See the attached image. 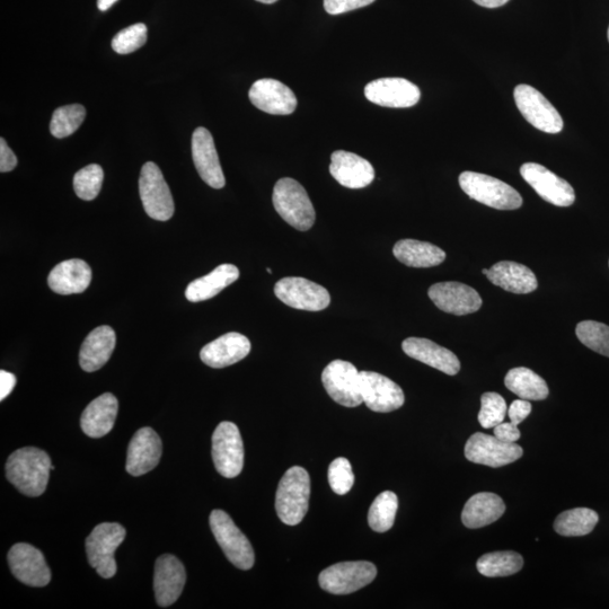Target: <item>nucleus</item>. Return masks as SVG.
Returning a JSON list of instances; mask_svg holds the SVG:
<instances>
[{"label":"nucleus","instance_id":"obj_36","mask_svg":"<svg viewBox=\"0 0 609 609\" xmlns=\"http://www.w3.org/2000/svg\"><path fill=\"white\" fill-rule=\"evenodd\" d=\"M397 508H399V499L394 492L385 491L379 494L369 509L370 528L377 533L390 531L395 522Z\"/></svg>","mask_w":609,"mask_h":609},{"label":"nucleus","instance_id":"obj_31","mask_svg":"<svg viewBox=\"0 0 609 609\" xmlns=\"http://www.w3.org/2000/svg\"><path fill=\"white\" fill-rule=\"evenodd\" d=\"M238 278H240V270L237 267L233 264H222V266L210 272L209 275L192 281L185 290V297L191 303L205 302V300L222 293L225 288L234 284Z\"/></svg>","mask_w":609,"mask_h":609},{"label":"nucleus","instance_id":"obj_24","mask_svg":"<svg viewBox=\"0 0 609 609\" xmlns=\"http://www.w3.org/2000/svg\"><path fill=\"white\" fill-rule=\"evenodd\" d=\"M330 173L342 187L364 189L375 179V170L365 158L338 150L331 157Z\"/></svg>","mask_w":609,"mask_h":609},{"label":"nucleus","instance_id":"obj_13","mask_svg":"<svg viewBox=\"0 0 609 609\" xmlns=\"http://www.w3.org/2000/svg\"><path fill=\"white\" fill-rule=\"evenodd\" d=\"M524 455L522 447L516 443H505L496 436L476 432L465 445V457L472 463L489 467L506 466Z\"/></svg>","mask_w":609,"mask_h":609},{"label":"nucleus","instance_id":"obj_10","mask_svg":"<svg viewBox=\"0 0 609 609\" xmlns=\"http://www.w3.org/2000/svg\"><path fill=\"white\" fill-rule=\"evenodd\" d=\"M518 110L533 127L546 134H559L563 119L546 97L529 85H518L514 92Z\"/></svg>","mask_w":609,"mask_h":609},{"label":"nucleus","instance_id":"obj_44","mask_svg":"<svg viewBox=\"0 0 609 609\" xmlns=\"http://www.w3.org/2000/svg\"><path fill=\"white\" fill-rule=\"evenodd\" d=\"M532 404L527 400H516L511 403L510 408L508 410V416L510 421L514 423V425L518 426L522 423L529 414L532 413Z\"/></svg>","mask_w":609,"mask_h":609},{"label":"nucleus","instance_id":"obj_30","mask_svg":"<svg viewBox=\"0 0 609 609\" xmlns=\"http://www.w3.org/2000/svg\"><path fill=\"white\" fill-rule=\"evenodd\" d=\"M505 511V502L497 494L478 493L466 502L462 522L465 527L470 529L482 528L497 522Z\"/></svg>","mask_w":609,"mask_h":609},{"label":"nucleus","instance_id":"obj_6","mask_svg":"<svg viewBox=\"0 0 609 609\" xmlns=\"http://www.w3.org/2000/svg\"><path fill=\"white\" fill-rule=\"evenodd\" d=\"M209 523L228 561L238 569H252L255 562L252 544L235 525L233 519L223 510H214L210 515Z\"/></svg>","mask_w":609,"mask_h":609},{"label":"nucleus","instance_id":"obj_46","mask_svg":"<svg viewBox=\"0 0 609 609\" xmlns=\"http://www.w3.org/2000/svg\"><path fill=\"white\" fill-rule=\"evenodd\" d=\"M17 166V158L4 138L0 139V172H11Z\"/></svg>","mask_w":609,"mask_h":609},{"label":"nucleus","instance_id":"obj_19","mask_svg":"<svg viewBox=\"0 0 609 609\" xmlns=\"http://www.w3.org/2000/svg\"><path fill=\"white\" fill-rule=\"evenodd\" d=\"M249 96L255 108L273 116H289L297 109L295 93L277 79L264 78L255 82Z\"/></svg>","mask_w":609,"mask_h":609},{"label":"nucleus","instance_id":"obj_20","mask_svg":"<svg viewBox=\"0 0 609 609\" xmlns=\"http://www.w3.org/2000/svg\"><path fill=\"white\" fill-rule=\"evenodd\" d=\"M163 444L160 436L152 428L138 430L128 447L126 470L132 476H141L160 463Z\"/></svg>","mask_w":609,"mask_h":609},{"label":"nucleus","instance_id":"obj_34","mask_svg":"<svg viewBox=\"0 0 609 609\" xmlns=\"http://www.w3.org/2000/svg\"><path fill=\"white\" fill-rule=\"evenodd\" d=\"M599 522L596 511L589 508H576L564 511L555 519V532L562 536H585L594 531Z\"/></svg>","mask_w":609,"mask_h":609},{"label":"nucleus","instance_id":"obj_4","mask_svg":"<svg viewBox=\"0 0 609 609\" xmlns=\"http://www.w3.org/2000/svg\"><path fill=\"white\" fill-rule=\"evenodd\" d=\"M460 185L467 196L482 205L499 210H515L523 206V198L517 190L492 176L464 172L460 175Z\"/></svg>","mask_w":609,"mask_h":609},{"label":"nucleus","instance_id":"obj_18","mask_svg":"<svg viewBox=\"0 0 609 609\" xmlns=\"http://www.w3.org/2000/svg\"><path fill=\"white\" fill-rule=\"evenodd\" d=\"M428 295L439 310L457 316L473 314L482 306L478 291L461 282H439L429 288Z\"/></svg>","mask_w":609,"mask_h":609},{"label":"nucleus","instance_id":"obj_3","mask_svg":"<svg viewBox=\"0 0 609 609\" xmlns=\"http://www.w3.org/2000/svg\"><path fill=\"white\" fill-rule=\"evenodd\" d=\"M272 201L280 217L297 231L306 232L313 227L316 219L313 203L296 180H279L273 189Z\"/></svg>","mask_w":609,"mask_h":609},{"label":"nucleus","instance_id":"obj_12","mask_svg":"<svg viewBox=\"0 0 609 609\" xmlns=\"http://www.w3.org/2000/svg\"><path fill=\"white\" fill-rule=\"evenodd\" d=\"M322 382L334 402L346 408H357L364 403L360 390V373L349 361H332L324 369Z\"/></svg>","mask_w":609,"mask_h":609},{"label":"nucleus","instance_id":"obj_7","mask_svg":"<svg viewBox=\"0 0 609 609\" xmlns=\"http://www.w3.org/2000/svg\"><path fill=\"white\" fill-rule=\"evenodd\" d=\"M139 193L146 214L160 222H167L174 215V200L163 173L155 163L143 166L139 179Z\"/></svg>","mask_w":609,"mask_h":609},{"label":"nucleus","instance_id":"obj_52","mask_svg":"<svg viewBox=\"0 0 609 609\" xmlns=\"http://www.w3.org/2000/svg\"><path fill=\"white\" fill-rule=\"evenodd\" d=\"M267 271H268V273H270V275H271V273H272L271 269H269V268H268V269H267Z\"/></svg>","mask_w":609,"mask_h":609},{"label":"nucleus","instance_id":"obj_15","mask_svg":"<svg viewBox=\"0 0 609 609\" xmlns=\"http://www.w3.org/2000/svg\"><path fill=\"white\" fill-rule=\"evenodd\" d=\"M8 564L17 580L30 587H46L51 581V572L44 555L34 546L15 544L7 555Z\"/></svg>","mask_w":609,"mask_h":609},{"label":"nucleus","instance_id":"obj_51","mask_svg":"<svg viewBox=\"0 0 609 609\" xmlns=\"http://www.w3.org/2000/svg\"><path fill=\"white\" fill-rule=\"evenodd\" d=\"M482 272L484 273V275H488L489 270L488 269H484Z\"/></svg>","mask_w":609,"mask_h":609},{"label":"nucleus","instance_id":"obj_40","mask_svg":"<svg viewBox=\"0 0 609 609\" xmlns=\"http://www.w3.org/2000/svg\"><path fill=\"white\" fill-rule=\"evenodd\" d=\"M507 412V403L500 394L489 392L482 395L479 413V422L482 428L497 427L505 421Z\"/></svg>","mask_w":609,"mask_h":609},{"label":"nucleus","instance_id":"obj_48","mask_svg":"<svg viewBox=\"0 0 609 609\" xmlns=\"http://www.w3.org/2000/svg\"><path fill=\"white\" fill-rule=\"evenodd\" d=\"M474 3L487 8H498L506 5L509 0H473Z\"/></svg>","mask_w":609,"mask_h":609},{"label":"nucleus","instance_id":"obj_2","mask_svg":"<svg viewBox=\"0 0 609 609\" xmlns=\"http://www.w3.org/2000/svg\"><path fill=\"white\" fill-rule=\"evenodd\" d=\"M311 478L303 467L289 469L279 483L276 510L281 522L297 526L303 522L310 507Z\"/></svg>","mask_w":609,"mask_h":609},{"label":"nucleus","instance_id":"obj_38","mask_svg":"<svg viewBox=\"0 0 609 609\" xmlns=\"http://www.w3.org/2000/svg\"><path fill=\"white\" fill-rule=\"evenodd\" d=\"M576 334L587 348L609 358V326L595 321H584L577 325Z\"/></svg>","mask_w":609,"mask_h":609},{"label":"nucleus","instance_id":"obj_33","mask_svg":"<svg viewBox=\"0 0 609 609\" xmlns=\"http://www.w3.org/2000/svg\"><path fill=\"white\" fill-rule=\"evenodd\" d=\"M505 384L509 391L527 401L545 400L550 393L544 379L525 367L511 369L505 378Z\"/></svg>","mask_w":609,"mask_h":609},{"label":"nucleus","instance_id":"obj_21","mask_svg":"<svg viewBox=\"0 0 609 609\" xmlns=\"http://www.w3.org/2000/svg\"><path fill=\"white\" fill-rule=\"evenodd\" d=\"M192 157L194 165L209 187L223 189L226 184L222 165L213 136L206 128H198L192 135Z\"/></svg>","mask_w":609,"mask_h":609},{"label":"nucleus","instance_id":"obj_49","mask_svg":"<svg viewBox=\"0 0 609 609\" xmlns=\"http://www.w3.org/2000/svg\"><path fill=\"white\" fill-rule=\"evenodd\" d=\"M117 2L118 0H97V7L100 11L107 12Z\"/></svg>","mask_w":609,"mask_h":609},{"label":"nucleus","instance_id":"obj_17","mask_svg":"<svg viewBox=\"0 0 609 609\" xmlns=\"http://www.w3.org/2000/svg\"><path fill=\"white\" fill-rule=\"evenodd\" d=\"M367 100L379 107L404 109L414 107L421 97L417 85L404 78H381L365 88Z\"/></svg>","mask_w":609,"mask_h":609},{"label":"nucleus","instance_id":"obj_43","mask_svg":"<svg viewBox=\"0 0 609 609\" xmlns=\"http://www.w3.org/2000/svg\"><path fill=\"white\" fill-rule=\"evenodd\" d=\"M374 2L375 0H324V8L331 15H340L359 10Z\"/></svg>","mask_w":609,"mask_h":609},{"label":"nucleus","instance_id":"obj_1","mask_svg":"<svg viewBox=\"0 0 609 609\" xmlns=\"http://www.w3.org/2000/svg\"><path fill=\"white\" fill-rule=\"evenodd\" d=\"M52 464L49 455L35 447L17 449L6 463V476L28 497H40L47 490Z\"/></svg>","mask_w":609,"mask_h":609},{"label":"nucleus","instance_id":"obj_25","mask_svg":"<svg viewBox=\"0 0 609 609\" xmlns=\"http://www.w3.org/2000/svg\"><path fill=\"white\" fill-rule=\"evenodd\" d=\"M403 351L411 357L449 376L460 373L461 363L454 352L438 346L434 341L409 338L402 343Z\"/></svg>","mask_w":609,"mask_h":609},{"label":"nucleus","instance_id":"obj_42","mask_svg":"<svg viewBox=\"0 0 609 609\" xmlns=\"http://www.w3.org/2000/svg\"><path fill=\"white\" fill-rule=\"evenodd\" d=\"M329 483L334 493L344 496L351 491L355 484V474L347 458H337L329 467Z\"/></svg>","mask_w":609,"mask_h":609},{"label":"nucleus","instance_id":"obj_47","mask_svg":"<svg viewBox=\"0 0 609 609\" xmlns=\"http://www.w3.org/2000/svg\"><path fill=\"white\" fill-rule=\"evenodd\" d=\"M15 385V375L2 370L0 372V401H4L13 392Z\"/></svg>","mask_w":609,"mask_h":609},{"label":"nucleus","instance_id":"obj_41","mask_svg":"<svg viewBox=\"0 0 609 609\" xmlns=\"http://www.w3.org/2000/svg\"><path fill=\"white\" fill-rule=\"evenodd\" d=\"M147 26L137 23L120 31L112 40V48L119 55H129L140 49L147 41Z\"/></svg>","mask_w":609,"mask_h":609},{"label":"nucleus","instance_id":"obj_28","mask_svg":"<svg viewBox=\"0 0 609 609\" xmlns=\"http://www.w3.org/2000/svg\"><path fill=\"white\" fill-rule=\"evenodd\" d=\"M116 332L108 325L96 328L85 339L79 352V365L87 373L96 372L110 360L116 348Z\"/></svg>","mask_w":609,"mask_h":609},{"label":"nucleus","instance_id":"obj_35","mask_svg":"<svg viewBox=\"0 0 609 609\" xmlns=\"http://www.w3.org/2000/svg\"><path fill=\"white\" fill-rule=\"evenodd\" d=\"M524 559L513 551L488 553L476 562L482 576L488 578L508 577L523 569Z\"/></svg>","mask_w":609,"mask_h":609},{"label":"nucleus","instance_id":"obj_8","mask_svg":"<svg viewBox=\"0 0 609 609\" xmlns=\"http://www.w3.org/2000/svg\"><path fill=\"white\" fill-rule=\"evenodd\" d=\"M377 568L367 561L341 562L321 572L319 581L323 590L333 595H349L363 589L375 580Z\"/></svg>","mask_w":609,"mask_h":609},{"label":"nucleus","instance_id":"obj_26","mask_svg":"<svg viewBox=\"0 0 609 609\" xmlns=\"http://www.w3.org/2000/svg\"><path fill=\"white\" fill-rule=\"evenodd\" d=\"M92 269L79 259L61 262L50 272L48 284L59 295L82 294L91 285Z\"/></svg>","mask_w":609,"mask_h":609},{"label":"nucleus","instance_id":"obj_37","mask_svg":"<svg viewBox=\"0 0 609 609\" xmlns=\"http://www.w3.org/2000/svg\"><path fill=\"white\" fill-rule=\"evenodd\" d=\"M86 118V110L81 104L66 105L54 112L50 122L51 135L63 139L73 135Z\"/></svg>","mask_w":609,"mask_h":609},{"label":"nucleus","instance_id":"obj_22","mask_svg":"<svg viewBox=\"0 0 609 609\" xmlns=\"http://www.w3.org/2000/svg\"><path fill=\"white\" fill-rule=\"evenodd\" d=\"M187 582V572L182 562L174 555L165 554L155 564L154 590L156 602L169 607L178 600Z\"/></svg>","mask_w":609,"mask_h":609},{"label":"nucleus","instance_id":"obj_27","mask_svg":"<svg viewBox=\"0 0 609 609\" xmlns=\"http://www.w3.org/2000/svg\"><path fill=\"white\" fill-rule=\"evenodd\" d=\"M119 410L117 397L105 393L88 404L81 417L84 434L91 438L107 436L114 427Z\"/></svg>","mask_w":609,"mask_h":609},{"label":"nucleus","instance_id":"obj_5","mask_svg":"<svg viewBox=\"0 0 609 609\" xmlns=\"http://www.w3.org/2000/svg\"><path fill=\"white\" fill-rule=\"evenodd\" d=\"M127 532L125 527L117 523H103L97 525L86 538V554L91 567L104 579L116 576L117 562L114 552L125 541Z\"/></svg>","mask_w":609,"mask_h":609},{"label":"nucleus","instance_id":"obj_50","mask_svg":"<svg viewBox=\"0 0 609 609\" xmlns=\"http://www.w3.org/2000/svg\"><path fill=\"white\" fill-rule=\"evenodd\" d=\"M257 2L262 3V4H268V5H271V4H275V3H277V2H278V0H257Z\"/></svg>","mask_w":609,"mask_h":609},{"label":"nucleus","instance_id":"obj_23","mask_svg":"<svg viewBox=\"0 0 609 609\" xmlns=\"http://www.w3.org/2000/svg\"><path fill=\"white\" fill-rule=\"evenodd\" d=\"M250 352V340L241 333L231 332L203 347L200 358L203 364L220 369L240 363Z\"/></svg>","mask_w":609,"mask_h":609},{"label":"nucleus","instance_id":"obj_39","mask_svg":"<svg viewBox=\"0 0 609 609\" xmlns=\"http://www.w3.org/2000/svg\"><path fill=\"white\" fill-rule=\"evenodd\" d=\"M103 181L104 172L100 165L91 164L84 167L74 176L77 197L86 201L94 200L101 192Z\"/></svg>","mask_w":609,"mask_h":609},{"label":"nucleus","instance_id":"obj_45","mask_svg":"<svg viewBox=\"0 0 609 609\" xmlns=\"http://www.w3.org/2000/svg\"><path fill=\"white\" fill-rule=\"evenodd\" d=\"M494 436L505 443H516L520 438V431L513 422H502L494 427Z\"/></svg>","mask_w":609,"mask_h":609},{"label":"nucleus","instance_id":"obj_53","mask_svg":"<svg viewBox=\"0 0 609 609\" xmlns=\"http://www.w3.org/2000/svg\"><path fill=\"white\" fill-rule=\"evenodd\" d=\"M607 38H608V41H609V28H608V32H607Z\"/></svg>","mask_w":609,"mask_h":609},{"label":"nucleus","instance_id":"obj_14","mask_svg":"<svg viewBox=\"0 0 609 609\" xmlns=\"http://www.w3.org/2000/svg\"><path fill=\"white\" fill-rule=\"evenodd\" d=\"M520 174L538 196L554 206L570 207L576 200L571 185L543 165L526 163L520 167Z\"/></svg>","mask_w":609,"mask_h":609},{"label":"nucleus","instance_id":"obj_16","mask_svg":"<svg viewBox=\"0 0 609 609\" xmlns=\"http://www.w3.org/2000/svg\"><path fill=\"white\" fill-rule=\"evenodd\" d=\"M360 390L367 408L374 412H393L405 402L402 388L378 373L360 372Z\"/></svg>","mask_w":609,"mask_h":609},{"label":"nucleus","instance_id":"obj_29","mask_svg":"<svg viewBox=\"0 0 609 609\" xmlns=\"http://www.w3.org/2000/svg\"><path fill=\"white\" fill-rule=\"evenodd\" d=\"M487 278L502 289L510 293L525 295L537 289L535 273L523 264L511 261H502L489 269Z\"/></svg>","mask_w":609,"mask_h":609},{"label":"nucleus","instance_id":"obj_32","mask_svg":"<svg viewBox=\"0 0 609 609\" xmlns=\"http://www.w3.org/2000/svg\"><path fill=\"white\" fill-rule=\"evenodd\" d=\"M394 257L406 267H437L446 259V253L438 246L416 240H402L395 244Z\"/></svg>","mask_w":609,"mask_h":609},{"label":"nucleus","instance_id":"obj_9","mask_svg":"<svg viewBox=\"0 0 609 609\" xmlns=\"http://www.w3.org/2000/svg\"><path fill=\"white\" fill-rule=\"evenodd\" d=\"M213 461L226 479L240 475L244 467V445L240 429L233 422L219 423L213 435Z\"/></svg>","mask_w":609,"mask_h":609},{"label":"nucleus","instance_id":"obj_11","mask_svg":"<svg viewBox=\"0 0 609 609\" xmlns=\"http://www.w3.org/2000/svg\"><path fill=\"white\" fill-rule=\"evenodd\" d=\"M275 294L282 303L295 310L321 312L331 303L328 289L300 277L279 280L275 286Z\"/></svg>","mask_w":609,"mask_h":609}]
</instances>
